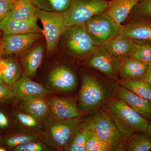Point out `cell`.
I'll return each mask as SVG.
<instances>
[{
	"label": "cell",
	"instance_id": "obj_3",
	"mask_svg": "<svg viewBox=\"0 0 151 151\" xmlns=\"http://www.w3.org/2000/svg\"><path fill=\"white\" fill-rule=\"evenodd\" d=\"M103 107L119 130L128 137L137 132H145L148 127V121L120 98L116 97L111 99Z\"/></svg>",
	"mask_w": 151,
	"mask_h": 151
},
{
	"label": "cell",
	"instance_id": "obj_38",
	"mask_svg": "<svg viewBox=\"0 0 151 151\" xmlns=\"http://www.w3.org/2000/svg\"><path fill=\"white\" fill-rule=\"evenodd\" d=\"M146 133L149 135V137L151 138V122L149 123L148 127L146 130Z\"/></svg>",
	"mask_w": 151,
	"mask_h": 151
},
{
	"label": "cell",
	"instance_id": "obj_41",
	"mask_svg": "<svg viewBox=\"0 0 151 151\" xmlns=\"http://www.w3.org/2000/svg\"><path fill=\"white\" fill-rule=\"evenodd\" d=\"M6 149L0 147V151H6Z\"/></svg>",
	"mask_w": 151,
	"mask_h": 151
},
{
	"label": "cell",
	"instance_id": "obj_16",
	"mask_svg": "<svg viewBox=\"0 0 151 151\" xmlns=\"http://www.w3.org/2000/svg\"><path fill=\"white\" fill-rule=\"evenodd\" d=\"M118 98L124 100L144 119L151 122V102L134 94L122 86H120Z\"/></svg>",
	"mask_w": 151,
	"mask_h": 151
},
{
	"label": "cell",
	"instance_id": "obj_17",
	"mask_svg": "<svg viewBox=\"0 0 151 151\" xmlns=\"http://www.w3.org/2000/svg\"><path fill=\"white\" fill-rule=\"evenodd\" d=\"M120 34L136 40L151 41V18L137 19L122 26Z\"/></svg>",
	"mask_w": 151,
	"mask_h": 151
},
{
	"label": "cell",
	"instance_id": "obj_12",
	"mask_svg": "<svg viewBox=\"0 0 151 151\" xmlns=\"http://www.w3.org/2000/svg\"><path fill=\"white\" fill-rule=\"evenodd\" d=\"M105 46L110 54L123 61L131 58L141 44L139 40L120 34Z\"/></svg>",
	"mask_w": 151,
	"mask_h": 151
},
{
	"label": "cell",
	"instance_id": "obj_40",
	"mask_svg": "<svg viewBox=\"0 0 151 151\" xmlns=\"http://www.w3.org/2000/svg\"><path fill=\"white\" fill-rule=\"evenodd\" d=\"M4 52L3 51L2 48L1 46V45H0V59L2 58H1L4 55Z\"/></svg>",
	"mask_w": 151,
	"mask_h": 151
},
{
	"label": "cell",
	"instance_id": "obj_36",
	"mask_svg": "<svg viewBox=\"0 0 151 151\" xmlns=\"http://www.w3.org/2000/svg\"><path fill=\"white\" fill-rule=\"evenodd\" d=\"M9 124L7 117L4 112L0 111V128L5 129L8 127Z\"/></svg>",
	"mask_w": 151,
	"mask_h": 151
},
{
	"label": "cell",
	"instance_id": "obj_33",
	"mask_svg": "<svg viewBox=\"0 0 151 151\" xmlns=\"http://www.w3.org/2000/svg\"><path fill=\"white\" fill-rule=\"evenodd\" d=\"M47 147L39 141H29L17 146L13 149L15 151H42L46 150Z\"/></svg>",
	"mask_w": 151,
	"mask_h": 151
},
{
	"label": "cell",
	"instance_id": "obj_44",
	"mask_svg": "<svg viewBox=\"0 0 151 151\" xmlns=\"http://www.w3.org/2000/svg\"><path fill=\"white\" fill-rule=\"evenodd\" d=\"M0 42H1V41H0Z\"/></svg>",
	"mask_w": 151,
	"mask_h": 151
},
{
	"label": "cell",
	"instance_id": "obj_11",
	"mask_svg": "<svg viewBox=\"0 0 151 151\" xmlns=\"http://www.w3.org/2000/svg\"><path fill=\"white\" fill-rule=\"evenodd\" d=\"M41 37V33L9 34L4 33L1 46L5 55L18 54L27 50Z\"/></svg>",
	"mask_w": 151,
	"mask_h": 151
},
{
	"label": "cell",
	"instance_id": "obj_25",
	"mask_svg": "<svg viewBox=\"0 0 151 151\" xmlns=\"http://www.w3.org/2000/svg\"><path fill=\"white\" fill-rule=\"evenodd\" d=\"M44 55V47L39 45L33 49L25 57L24 60V74L34 76L41 64Z\"/></svg>",
	"mask_w": 151,
	"mask_h": 151
},
{
	"label": "cell",
	"instance_id": "obj_20",
	"mask_svg": "<svg viewBox=\"0 0 151 151\" xmlns=\"http://www.w3.org/2000/svg\"><path fill=\"white\" fill-rule=\"evenodd\" d=\"M150 65L131 57L123 60L119 75L121 79H143Z\"/></svg>",
	"mask_w": 151,
	"mask_h": 151
},
{
	"label": "cell",
	"instance_id": "obj_2",
	"mask_svg": "<svg viewBox=\"0 0 151 151\" xmlns=\"http://www.w3.org/2000/svg\"><path fill=\"white\" fill-rule=\"evenodd\" d=\"M88 118L93 129L109 151H126L129 137L119 130L103 106L92 110Z\"/></svg>",
	"mask_w": 151,
	"mask_h": 151
},
{
	"label": "cell",
	"instance_id": "obj_7",
	"mask_svg": "<svg viewBox=\"0 0 151 151\" xmlns=\"http://www.w3.org/2000/svg\"><path fill=\"white\" fill-rule=\"evenodd\" d=\"M35 15L43 25L42 33L46 40L47 51L52 52L56 49L60 38L66 29L63 15L37 8Z\"/></svg>",
	"mask_w": 151,
	"mask_h": 151
},
{
	"label": "cell",
	"instance_id": "obj_8",
	"mask_svg": "<svg viewBox=\"0 0 151 151\" xmlns=\"http://www.w3.org/2000/svg\"><path fill=\"white\" fill-rule=\"evenodd\" d=\"M68 49L77 56L92 54L97 48L86 29V24L66 28Z\"/></svg>",
	"mask_w": 151,
	"mask_h": 151
},
{
	"label": "cell",
	"instance_id": "obj_10",
	"mask_svg": "<svg viewBox=\"0 0 151 151\" xmlns=\"http://www.w3.org/2000/svg\"><path fill=\"white\" fill-rule=\"evenodd\" d=\"M14 99L22 101L39 96H46L51 91L42 84L35 82L24 73H22L12 86Z\"/></svg>",
	"mask_w": 151,
	"mask_h": 151
},
{
	"label": "cell",
	"instance_id": "obj_9",
	"mask_svg": "<svg viewBox=\"0 0 151 151\" xmlns=\"http://www.w3.org/2000/svg\"><path fill=\"white\" fill-rule=\"evenodd\" d=\"M92 55L87 61L90 66L105 73L109 78H117L123 60L110 54L105 45L97 47Z\"/></svg>",
	"mask_w": 151,
	"mask_h": 151
},
{
	"label": "cell",
	"instance_id": "obj_34",
	"mask_svg": "<svg viewBox=\"0 0 151 151\" xmlns=\"http://www.w3.org/2000/svg\"><path fill=\"white\" fill-rule=\"evenodd\" d=\"M12 86L5 84H0V104L14 99Z\"/></svg>",
	"mask_w": 151,
	"mask_h": 151
},
{
	"label": "cell",
	"instance_id": "obj_21",
	"mask_svg": "<svg viewBox=\"0 0 151 151\" xmlns=\"http://www.w3.org/2000/svg\"><path fill=\"white\" fill-rule=\"evenodd\" d=\"M89 129V119H83L74 130L64 150L68 151H86L85 144Z\"/></svg>",
	"mask_w": 151,
	"mask_h": 151
},
{
	"label": "cell",
	"instance_id": "obj_27",
	"mask_svg": "<svg viewBox=\"0 0 151 151\" xmlns=\"http://www.w3.org/2000/svg\"><path fill=\"white\" fill-rule=\"evenodd\" d=\"M72 0H32L37 8L63 14L69 8Z\"/></svg>",
	"mask_w": 151,
	"mask_h": 151
},
{
	"label": "cell",
	"instance_id": "obj_15",
	"mask_svg": "<svg viewBox=\"0 0 151 151\" xmlns=\"http://www.w3.org/2000/svg\"><path fill=\"white\" fill-rule=\"evenodd\" d=\"M50 113L59 119H69L81 117L79 108L68 99L52 97L47 100Z\"/></svg>",
	"mask_w": 151,
	"mask_h": 151
},
{
	"label": "cell",
	"instance_id": "obj_14",
	"mask_svg": "<svg viewBox=\"0 0 151 151\" xmlns=\"http://www.w3.org/2000/svg\"><path fill=\"white\" fill-rule=\"evenodd\" d=\"M48 80L52 87L62 92H69L76 86L75 74L70 68L65 66H58L49 74Z\"/></svg>",
	"mask_w": 151,
	"mask_h": 151
},
{
	"label": "cell",
	"instance_id": "obj_30",
	"mask_svg": "<svg viewBox=\"0 0 151 151\" xmlns=\"http://www.w3.org/2000/svg\"><path fill=\"white\" fill-rule=\"evenodd\" d=\"M14 116L20 126L27 129L39 131L42 128L41 121L24 111L16 112Z\"/></svg>",
	"mask_w": 151,
	"mask_h": 151
},
{
	"label": "cell",
	"instance_id": "obj_39",
	"mask_svg": "<svg viewBox=\"0 0 151 151\" xmlns=\"http://www.w3.org/2000/svg\"><path fill=\"white\" fill-rule=\"evenodd\" d=\"M4 82L2 73L1 71V69H0V84H4Z\"/></svg>",
	"mask_w": 151,
	"mask_h": 151
},
{
	"label": "cell",
	"instance_id": "obj_23",
	"mask_svg": "<svg viewBox=\"0 0 151 151\" xmlns=\"http://www.w3.org/2000/svg\"><path fill=\"white\" fill-rule=\"evenodd\" d=\"M0 69L1 71L5 84L13 86L22 75L19 63L12 58L0 59Z\"/></svg>",
	"mask_w": 151,
	"mask_h": 151
},
{
	"label": "cell",
	"instance_id": "obj_4",
	"mask_svg": "<svg viewBox=\"0 0 151 151\" xmlns=\"http://www.w3.org/2000/svg\"><path fill=\"white\" fill-rule=\"evenodd\" d=\"M83 120L81 117L59 119L50 113L42 121L44 128L43 135L45 141L52 147L65 148L74 130Z\"/></svg>",
	"mask_w": 151,
	"mask_h": 151
},
{
	"label": "cell",
	"instance_id": "obj_5",
	"mask_svg": "<svg viewBox=\"0 0 151 151\" xmlns=\"http://www.w3.org/2000/svg\"><path fill=\"white\" fill-rule=\"evenodd\" d=\"M109 2L105 0H72L63 14L66 28L85 24L92 17L106 10Z\"/></svg>",
	"mask_w": 151,
	"mask_h": 151
},
{
	"label": "cell",
	"instance_id": "obj_35",
	"mask_svg": "<svg viewBox=\"0 0 151 151\" xmlns=\"http://www.w3.org/2000/svg\"><path fill=\"white\" fill-rule=\"evenodd\" d=\"M13 4L9 0H0V22L8 14Z\"/></svg>",
	"mask_w": 151,
	"mask_h": 151
},
{
	"label": "cell",
	"instance_id": "obj_37",
	"mask_svg": "<svg viewBox=\"0 0 151 151\" xmlns=\"http://www.w3.org/2000/svg\"><path fill=\"white\" fill-rule=\"evenodd\" d=\"M144 79L151 86V65L148 68Z\"/></svg>",
	"mask_w": 151,
	"mask_h": 151
},
{
	"label": "cell",
	"instance_id": "obj_29",
	"mask_svg": "<svg viewBox=\"0 0 151 151\" xmlns=\"http://www.w3.org/2000/svg\"><path fill=\"white\" fill-rule=\"evenodd\" d=\"M88 118L89 129L85 144L86 151H109L105 143L96 134Z\"/></svg>",
	"mask_w": 151,
	"mask_h": 151
},
{
	"label": "cell",
	"instance_id": "obj_24",
	"mask_svg": "<svg viewBox=\"0 0 151 151\" xmlns=\"http://www.w3.org/2000/svg\"><path fill=\"white\" fill-rule=\"evenodd\" d=\"M120 86L151 102V86L145 79H121Z\"/></svg>",
	"mask_w": 151,
	"mask_h": 151
},
{
	"label": "cell",
	"instance_id": "obj_19",
	"mask_svg": "<svg viewBox=\"0 0 151 151\" xmlns=\"http://www.w3.org/2000/svg\"><path fill=\"white\" fill-rule=\"evenodd\" d=\"M46 96H39L21 101L20 108L39 121H43L50 113Z\"/></svg>",
	"mask_w": 151,
	"mask_h": 151
},
{
	"label": "cell",
	"instance_id": "obj_26",
	"mask_svg": "<svg viewBox=\"0 0 151 151\" xmlns=\"http://www.w3.org/2000/svg\"><path fill=\"white\" fill-rule=\"evenodd\" d=\"M151 150V138L146 132H138L128 139L126 151H149Z\"/></svg>",
	"mask_w": 151,
	"mask_h": 151
},
{
	"label": "cell",
	"instance_id": "obj_6",
	"mask_svg": "<svg viewBox=\"0 0 151 151\" xmlns=\"http://www.w3.org/2000/svg\"><path fill=\"white\" fill-rule=\"evenodd\" d=\"M85 24L88 33L97 47L105 45L120 34L122 26L117 24L104 12L95 15Z\"/></svg>",
	"mask_w": 151,
	"mask_h": 151
},
{
	"label": "cell",
	"instance_id": "obj_43",
	"mask_svg": "<svg viewBox=\"0 0 151 151\" xmlns=\"http://www.w3.org/2000/svg\"><path fill=\"white\" fill-rule=\"evenodd\" d=\"M2 139V138L1 137V135H0V142H1V141Z\"/></svg>",
	"mask_w": 151,
	"mask_h": 151
},
{
	"label": "cell",
	"instance_id": "obj_18",
	"mask_svg": "<svg viewBox=\"0 0 151 151\" xmlns=\"http://www.w3.org/2000/svg\"><path fill=\"white\" fill-rule=\"evenodd\" d=\"M140 0H111L104 12L119 25L128 15Z\"/></svg>",
	"mask_w": 151,
	"mask_h": 151
},
{
	"label": "cell",
	"instance_id": "obj_1",
	"mask_svg": "<svg viewBox=\"0 0 151 151\" xmlns=\"http://www.w3.org/2000/svg\"><path fill=\"white\" fill-rule=\"evenodd\" d=\"M119 84L108 83L91 74L82 78L78 107L83 111L93 110L118 96Z\"/></svg>",
	"mask_w": 151,
	"mask_h": 151
},
{
	"label": "cell",
	"instance_id": "obj_42",
	"mask_svg": "<svg viewBox=\"0 0 151 151\" xmlns=\"http://www.w3.org/2000/svg\"><path fill=\"white\" fill-rule=\"evenodd\" d=\"M9 1H10L12 2H15L17 1H19V0H9Z\"/></svg>",
	"mask_w": 151,
	"mask_h": 151
},
{
	"label": "cell",
	"instance_id": "obj_22",
	"mask_svg": "<svg viewBox=\"0 0 151 151\" xmlns=\"http://www.w3.org/2000/svg\"><path fill=\"white\" fill-rule=\"evenodd\" d=\"M37 8L32 0H19L14 3L4 20L23 19L36 16Z\"/></svg>",
	"mask_w": 151,
	"mask_h": 151
},
{
	"label": "cell",
	"instance_id": "obj_32",
	"mask_svg": "<svg viewBox=\"0 0 151 151\" xmlns=\"http://www.w3.org/2000/svg\"><path fill=\"white\" fill-rule=\"evenodd\" d=\"M133 10L134 20L151 18V0H140Z\"/></svg>",
	"mask_w": 151,
	"mask_h": 151
},
{
	"label": "cell",
	"instance_id": "obj_13",
	"mask_svg": "<svg viewBox=\"0 0 151 151\" xmlns=\"http://www.w3.org/2000/svg\"><path fill=\"white\" fill-rule=\"evenodd\" d=\"M36 16L18 20H3L0 22V30L9 34L42 33L43 30L38 25Z\"/></svg>",
	"mask_w": 151,
	"mask_h": 151
},
{
	"label": "cell",
	"instance_id": "obj_31",
	"mask_svg": "<svg viewBox=\"0 0 151 151\" xmlns=\"http://www.w3.org/2000/svg\"><path fill=\"white\" fill-rule=\"evenodd\" d=\"M141 46L132 55L131 57L138 61L151 65V41L139 40Z\"/></svg>",
	"mask_w": 151,
	"mask_h": 151
},
{
	"label": "cell",
	"instance_id": "obj_28",
	"mask_svg": "<svg viewBox=\"0 0 151 151\" xmlns=\"http://www.w3.org/2000/svg\"><path fill=\"white\" fill-rule=\"evenodd\" d=\"M40 138L38 135L29 132L15 133L2 139L0 144L7 147L14 149L17 146L29 141H39Z\"/></svg>",
	"mask_w": 151,
	"mask_h": 151
}]
</instances>
